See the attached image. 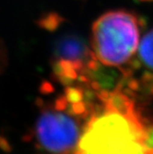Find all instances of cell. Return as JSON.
I'll list each match as a JSON object with an SVG mask.
<instances>
[{"mask_svg":"<svg viewBox=\"0 0 153 154\" xmlns=\"http://www.w3.org/2000/svg\"><path fill=\"white\" fill-rule=\"evenodd\" d=\"M145 21L131 10L103 13L91 28L90 46L98 61L106 66L127 64L135 54Z\"/></svg>","mask_w":153,"mask_h":154,"instance_id":"3","label":"cell"},{"mask_svg":"<svg viewBox=\"0 0 153 154\" xmlns=\"http://www.w3.org/2000/svg\"><path fill=\"white\" fill-rule=\"evenodd\" d=\"M99 63L91 46L79 35H63L54 45L53 73L65 86L90 85L92 73Z\"/></svg>","mask_w":153,"mask_h":154,"instance_id":"4","label":"cell"},{"mask_svg":"<svg viewBox=\"0 0 153 154\" xmlns=\"http://www.w3.org/2000/svg\"><path fill=\"white\" fill-rule=\"evenodd\" d=\"M139 1H142V2H152L153 0H139Z\"/></svg>","mask_w":153,"mask_h":154,"instance_id":"8","label":"cell"},{"mask_svg":"<svg viewBox=\"0 0 153 154\" xmlns=\"http://www.w3.org/2000/svg\"><path fill=\"white\" fill-rule=\"evenodd\" d=\"M87 85L65 86L54 100L41 104L34 125V141L43 154H73L93 113L97 97Z\"/></svg>","mask_w":153,"mask_h":154,"instance_id":"2","label":"cell"},{"mask_svg":"<svg viewBox=\"0 0 153 154\" xmlns=\"http://www.w3.org/2000/svg\"><path fill=\"white\" fill-rule=\"evenodd\" d=\"M138 57L146 67L153 70V28L145 33L140 42Z\"/></svg>","mask_w":153,"mask_h":154,"instance_id":"5","label":"cell"},{"mask_svg":"<svg viewBox=\"0 0 153 154\" xmlns=\"http://www.w3.org/2000/svg\"><path fill=\"white\" fill-rule=\"evenodd\" d=\"M73 154H147L144 133L126 97L99 93Z\"/></svg>","mask_w":153,"mask_h":154,"instance_id":"1","label":"cell"},{"mask_svg":"<svg viewBox=\"0 0 153 154\" xmlns=\"http://www.w3.org/2000/svg\"><path fill=\"white\" fill-rule=\"evenodd\" d=\"M62 21L63 19L60 16L57 15V14H49V15L41 18L39 21V24L44 29L52 31L57 29Z\"/></svg>","mask_w":153,"mask_h":154,"instance_id":"6","label":"cell"},{"mask_svg":"<svg viewBox=\"0 0 153 154\" xmlns=\"http://www.w3.org/2000/svg\"><path fill=\"white\" fill-rule=\"evenodd\" d=\"M6 47L4 45V44L2 43V41L0 40V67H2L5 63H6Z\"/></svg>","mask_w":153,"mask_h":154,"instance_id":"7","label":"cell"}]
</instances>
